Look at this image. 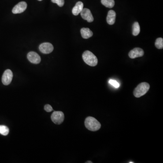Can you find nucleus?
<instances>
[{
    "label": "nucleus",
    "instance_id": "23",
    "mask_svg": "<svg viewBox=\"0 0 163 163\" xmlns=\"http://www.w3.org/2000/svg\"><path fill=\"white\" fill-rule=\"evenodd\" d=\"M39 1H42V0H38Z\"/></svg>",
    "mask_w": 163,
    "mask_h": 163
},
{
    "label": "nucleus",
    "instance_id": "13",
    "mask_svg": "<svg viewBox=\"0 0 163 163\" xmlns=\"http://www.w3.org/2000/svg\"><path fill=\"white\" fill-rule=\"evenodd\" d=\"M81 34L82 37L85 39L91 37L93 35L92 32L89 28H83L81 29Z\"/></svg>",
    "mask_w": 163,
    "mask_h": 163
},
{
    "label": "nucleus",
    "instance_id": "18",
    "mask_svg": "<svg viewBox=\"0 0 163 163\" xmlns=\"http://www.w3.org/2000/svg\"><path fill=\"white\" fill-rule=\"evenodd\" d=\"M51 2L54 3H56L60 7H62L64 4V0H51Z\"/></svg>",
    "mask_w": 163,
    "mask_h": 163
},
{
    "label": "nucleus",
    "instance_id": "2",
    "mask_svg": "<svg viewBox=\"0 0 163 163\" xmlns=\"http://www.w3.org/2000/svg\"><path fill=\"white\" fill-rule=\"evenodd\" d=\"M82 57L84 62L89 66L94 67L98 63V60L96 56L90 51H85L83 53Z\"/></svg>",
    "mask_w": 163,
    "mask_h": 163
},
{
    "label": "nucleus",
    "instance_id": "17",
    "mask_svg": "<svg viewBox=\"0 0 163 163\" xmlns=\"http://www.w3.org/2000/svg\"><path fill=\"white\" fill-rule=\"evenodd\" d=\"M155 45L158 49H162L163 48V39L161 38H159L156 39Z\"/></svg>",
    "mask_w": 163,
    "mask_h": 163
},
{
    "label": "nucleus",
    "instance_id": "15",
    "mask_svg": "<svg viewBox=\"0 0 163 163\" xmlns=\"http://www.w3.org/2000/svg\"><path fill=\"white\" fill-rule=\"evenodd\" d=\"M133 31L132 34L134 36H137L138 35L140 32V26L139 24L137 22H136L134 23L132 26Z\"/></svg>",
    "mask_w": 163,
    "mask_h": 163
},
{
    "label": "nucleus",
    "instance_id": "16",
    "mask_svg": "<svg viewBox=\"0 0 163 163\" xmlns=\"http://www.w3.org/2000/svg\"><path fill=\"white\" fill-rule=\"evenodd\" d=\"M9 132V129L4 125H0V134L3 136H7Z\"/></svg>",
    "mask_w": 163,
    "mask_h": 163
},
{
    "label": "nucleus",
    "instance_id": "21",
    "mask_svg": "<svg viewBox=\"0 0 163 163\" xmlns=\"http://www.w3.org/2000/svg\"><path fill=\"white\" fill-rule=\"evenodd\" d=\"M86 163H92V162L91 161H88V162H86Z\"/></svg>",
    "mask_w": 163,
    "mask_h": 163
},
{
    "label": "nucleus",
    "instance_id": "12",
    "mask_svg": "<svg viewBox=\"0 0 163 163\" xmlns=\"http://www.w3.org/2000/svg\"><path fill=\"white\" fill-rule=\"evenodd\" d=\"M84 9V4L81 2H79L76 4L72 10V13L74 15H78Z\"/></svg>",
    "mask_w": 163,
    "mask_h": 163
},
{
    "label": "nucleus",
    "instance_id": "1",
    "mask_svg": "<svg viewBox=\"0 0 163 163\" xmlns=\"http://www.w3.org/2000/svg\"><path fill=\"white\" fill-rule=\"evenodd\" d=\"M85 126L88 130L92 132L98 131L101 127L100 122L92 116H89L86 118Z\"/></svg>",
    "mask_w": 163,
    "mask_h": 163
},
{
    "label": "nucleus",
    "instance_id": "20",
    "mask_svg": "<svg viewBox=\"0 0 163 163\" xmlns=\"http://www.w3.org/2000/svg\"><path fill=\"white\" fill-rule=\"evenodd\" d=\"M44 109H45V111L47 112H51L53 110V108H52V106L49 104H47L45 105V107H44Z\"/></svg>",
    "mask_w": 163,
    "mask_h": 163
},
{
    "label": "nucleus",
    "instance_id": "9",
    "mask_svg": "<svg viewBox=\"0 0 163 163\" xmlns=\"http://www.w3.org/2000/svg\"><path fill=\"white\" fill-rule=\"evenodd\" d=\"M81 15L84 20H86L88 22H92L94 20L93 16L90 10L88 8H84L80 12Z\"/></svg>",
    "mask_w": 163,
    "mask_h": 163
},
{
    "label": "nucleus",
    "instance_id": "10",
    "mask_svg": "<svg viewBox=\"0 0 163 163\" xmlns=\"http://www.w3.org/2000/svg\"><path fill=\"white\" fill-rule=\"evenodd\" d=\"M144 54V52L142 49L140 48H135L132 50L129 53V56L130 58L135 59L138 57L143 56Z\"/></svg>",
    "mask_w": 163,
    "mask_h": 163
},
{
    "label": "nucleus",
    "instance_id": "6",
    "mask_svg": "<svg viewBox=\"0 0 163 163\" xmlns=\"http://www.w3.org/2000/svg\"><path fill=\"white\" fill-rule=\"evenodd\" d=\"M27 5L25 2H21L15 5L12 9L13 14H20L24 12L27 8Z\"/></svg>",
    "mask_w": 163,
    "mask_h": 163
},
{
    "label": "nucleus",
    "instance_id": "19",
    "mask_svg": "<svg viewBox=\"0 0 163 163\" xmlns=\"http://www.w3.org/2000/svg\"><path fill=\"white\" fill-rule=\"evenodd\" d=\"M109 83L111 84L114 87L116 88H118L119 87V84L116 81L114 80L111 79L109 80Z\"/></svg>",
    "mask_w": 163,
    "mask_h": 163
},
{
    "label": "nucleus",
    "instance_id": "8",
    "mask_svg": "<svg viewBox=\"0 0 163 163\" xmlns=\"http://www.w3.org/2000/svg\"><path fill=\"white\" fill-rule=\"evenodd\" d=\"M27 59L30 62L34 64H38L41 61L39 55L35 52H30L28 54Z\"/></svg>",
    "mask_w": 163,
    "mask_h": 163
},
{
    "label": "nucleus",
    "instance_id": "7",
    "mask_svg": "<svg viewBox=\"0 0 163 163\" xmlns=\"http://www.w3.org/2000/svg\"><path fill=\"white\" fill-rule=\"evenodd\" d=\"M39 50L43 54H50L54 50V46L50 43H42L39 46Z\"/></svg>",
    "mask_w": 163,
    "mask_h": 163
},
{
    "label": "nucleus",
    "instance_id": "22",
    "mask_svg": "<svg viewBox=\"0 0 163 163\" xmlns=\"http://www.w3.org/2000/svg\"><path fill=\"white\" fill-rule=\"evenodd\" d=\"M134 162H129V163H133Z\"/></svg>",
    "mask_w": 163,
    "mask_h": 163
},
{
    "label": "nucleus",
    "instance_id": "5",
    "mask_svg": "<svg viewBox=\"0 0 163 163\" xmlns=\"http://www.w3.org/2000/svg\"><path fill=\"white\" fill-rule=\"evenodd\" d=\"M13 73L10 69H6L3 74L2 82L5 85H8L12 81L13 79Z\"/></svg>",
    "mask_w": 163,
    "mask_h": 163
},
{
    "label": "nucleus",
    "instance_id": "4",
    "mask_svg": "<svg viewBox=\"0 0 163 163\" xmlns=\"http://www.w3.org/2000/svg\"><path fill=\"white\" fill-rule=\"evenodd\" d=\"M51 118L52 121L55 124L59 125L61 124L64 119V115L63 113L61 111H55L52 113Z\"/></svg>",
    "mask_w": 163,
    "mask_h": 163
},
{
    "label": "nucleus",
    "instance_id": "3",
    "mask_svg": "<svg viewBox=\"0 0 163 163\" xmlns=\"http://www.w3.org/2000/svg\"><path fill=\"white\" fill-rule=\"evenodd\" d=\"M150 88L148 83L143 82L139 84L134 91V95L135 97H140L145 95Z\"/></svg>",
    "mask_w": 163,
    "mask_h": 163
},
{
    "label": "nucleus",
    "instance_id": "11",
    "mask_svg": "<svg viewBox=\"0 0 163 163\" xmlns=\"http://www.w3.org/2000/svg\"><path fill=\"white\" fill-rule=\"evenodd\" d=\"M116 13L114 10H111L108 12L107 17V22L109 25H113L115 22Z\"/></svg>",
    "mask_w": 163,
    "mask_h": 163
},
{
    "label": "nucleus",
    "instance_id": "14",
    "mask_svg": "<svg viewBox=\"0 0 163 163\" xmlns=\"http://www.w3.org/2000/svg\"><path fill=\"white\" fill-rule=\"evenodd\" d=\"M101 2L104 6L109 8H112L115 5L114 0H101Z\"/></svg>",
    "mask_w": 163,
    "mask_h": 163
}]
</instances>
